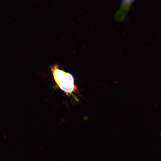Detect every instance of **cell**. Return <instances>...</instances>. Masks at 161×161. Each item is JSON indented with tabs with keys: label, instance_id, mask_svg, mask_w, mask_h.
Listing matches in <instances>:
<instances>
[{
	"label": "cell",
	"instance_id": "obj_1",
	"mask_svg": "<svg viewBox=\"0 0 161 161\" xmlns=\"http://www.w3.org/2000/svg\"><path fill=\"white\" fill-rule=\"evenodd\" d=\"M58 86L67 95L71 94L77 90V87L74 84V77L71 74L68 72H66L64 82Z\"/></svg>",
	"mask_w": 161,
	"mask_h": 161
},
{
	"label": "cell",
	"instance_id": "obj_2",
	"mask_svg": "<svg viewBox=\"0 0 161 161\" xmlns=\"http://www.w3.org/2000/svg\"><path fill=\"white\" fill-rule=\"evenodd\" d=\"M134 0H122L118 10L115 15V18L118 21H122L125 18Z\"/></svg>",
	"mask_w": 161,
	"mask_h": 161
},
{
	"label": "cell",
	"instance_id": "obj_3",
	"mask_svg": "<svg viewBox=\"0 0 161 161\" xmlns=\"http://www.w3.org/2000/svg\"><path fill=\"white\" fill-rule=\"evenodd\" d=\"M50 69L56 84L58 85L63 83L65 79L66 72L63 70L60 69L57 64L51 66Z\"/></svg>",
	"mask_w": 161,
	"mask_h": 161
}]
</instances>
